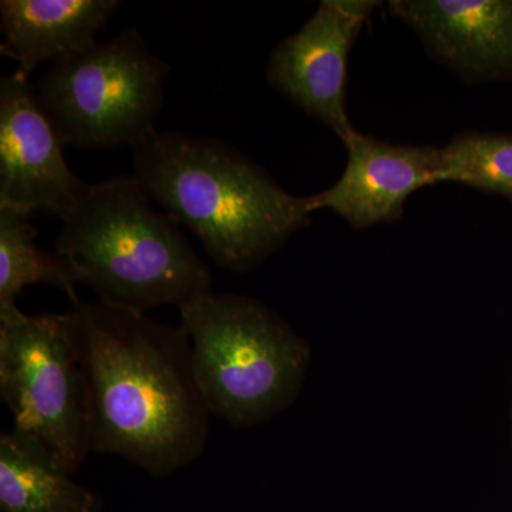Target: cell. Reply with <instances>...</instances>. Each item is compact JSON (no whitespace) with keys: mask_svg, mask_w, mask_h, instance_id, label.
Listing matches in <instances>:
<instances>
[{"mask_svg":"<svg viewBox=\"0 0 512 512\" xmlns=\"http://www.w3.org/2000/svg\"><path fill=\"white\" fill-rule=\"evenodd\" d=\"M55 251L77 284L131 311L184 306L212 291V274L168 212L134 175L89 184L64 218Z\"/></svg>","mask_w":512,"mask_h":512,"instance_id":"3957f363","label":"cell"},{"mask_svg":"<svg viewBox=\"0 0 512 512\" xmlns=\"http://www.w3.org/2000/svg\"><path fill=\"white\" fill-rule=\"evenodd\" d=\"M0 394L13 429L42 440L72 473L92 453L89 402L72 311H0Z\"/></svg>","mask_w":512,"mask_h":512,"instance_id":"8992f818","label":"cell"},{"mask_svg":"<svg viewBox=\"0 0 512 512\" xmlns=\"http://www.w3.org/2000/svg\"><path fill=\"white\" fill-rule=\"evenodd\" d=\"M89 402L92 453L165 477L201 456L207 403L184 330L104 302L73 303Z\"/></svg>","mask_w":512,"mask_h":512,"instance_id":"6da1fadb","label":"cell"},{"mask_svg":"<svg viewBox=\"0 0 512 512\" xmlns=\"http://www.w3.org/2000/svg\"><path fill=\"white\" fill-rule=\"evenodd\" d=\"M180 313L195 379L211 414L231 426H251L292 402L309 349L264 303L211 292Z\"/></svg>","mask_w":512,"mask_h":512,"instance_id":"277c9868","label":"cell"},{"mask_svg":"<svg viewBox=\"0 0 512 512\" xmlns=\"http://www.w3.org/2000/svg\"><path fill=\"white\" fill-rule=\"evenodd\" d=\"M170 64L136 28L53 63L37 99L64 146H133L156 130Z\"/></svg>","mask_w":512,"mask_h":512,"instance_id":"5b68a950","label":"cell"},{"mask_svg":"<svg viewBox=\"0 0 512 512\" xmlns=\"http://www.w3.org/2000/svg\"><path fill=\"white\" fill-rule=\"evenodd\" d=\"M42 440L12 429L0 437V511L97 512L99 498Z\"/></svg>","mask_w":512,"mask_h":512,"instance_id":"7c38bea8","label":"cell"},{"mask_svg":"<svg viewBox=\"0 0 512 512\" xmlns=\"http://www.w3.org/2000/svg\"><path fill=\"white\" fill-rule=\"evenodd\" d=\"M134 177L224 268L245 272L308 227L309 197L284 190L237 148L180 131H151L133 146Z\"/></svg>","mask_w":512,"mask_h":512,"instance_id":"7a4b0ae2","label":"cell"},{"mask_svg":"<svg viewBox=\"0 0 512 512\" xmlns=\"http://www.w3.org/2000/svg\"><path fill=\"white\" fill-rule=\"evenodd\" d=\"M379 2L323 0L298 32L275 47L266 80L348 144L357 130L346 110L350 52Z\"/></svg>","mask_w":512,"mask_h":512,"instance_id":"52a82bcc","label":"cell"},{"mask_svg":"<svg viewBox=\"0 0 512 512\" xmlns=\"http://www.w3.org/2000/svg\"><path fill=\"white\" fill-rule=\"evenodd\" d=\"M345 147L339 180L309 200L313 211H333L353 228L399 221L413 192L439 183L440 148L387 143L359 131Z\"/></svg>","mask_w":512,"mask_h":512,"instance_id":"9c48e42d","label":"cell"},{"mask_svg":"<svg viewBox=\"0 0 512 512\" xmlns=\"http://www.w3.org/2000/svg\"><path fill=\"white\" fill-rule=\"evenodd\" d=\"M120 6L119 0H2L0 53L30 76L40 64L96 45L97 33Z\"/></svg>","mask_w":512,"mask_h":512,"instance_id":"8fae6325","label":"cell"},{"mask_svg":"<svg viewBox=\"0 0 512 512\" xmlns=\"http://www.w3.org/2000/svg\"><path fill=\"white\" fill-rule=\"evenodd\" d=\"M389 10L466 82L512 79V0H393Z\"/></svg>","mask_w":512,"mask_h":512,"instance_id":"30bf717a","label":"cell"},{"mask_svg":"<svg viewBox=\"0 0 512 512\" xmlns=\"http://www.w3.org/2000/svg\"><path fill=\"white\" fill-rule=\"evenodd\" d=\"M64 143L40 106L29 76L0 80V207L64 220L89 183L70 170Z\"/></svg>","mask_w":512,"mask_h":512,"instance_id":"ba28073f","label":"cell"},{"mask_svg":"<svg viewBox=\"0 0 512 512\" xmlns=\"http://www.w3.org/2000/svg\"><path fill=\"white\" fill-rule=\"evenodd\" d=\"M37 231L30 215L0 207V311L13 308L20 292L29 285H53L80 301L76 279L57 252L36 244Z\"/></svg>","mask_w":512,"mask_h":512,"instance_id":"4fadbf2b","label":"cell"},{"mask_svg":"<svg viewBox=\"0 0 512 512\" xmlns=\"http://www.w3.org/2000/svg\"><path fill=\"white\" fill-rule=\"evenodd\" d=\"M439 183H458L512 201V136L463 131L440 148Z\"/></svg>","mask_w":512,"mask_h":512,"instance_id":"5bb4252c","label":"cell"}]
</instances>
